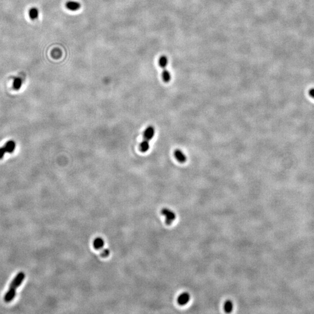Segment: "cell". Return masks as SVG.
<instances>
[{"instance_id":"6da1fadb","label":"cell","mask_w":314,"mask_h":314,"mask_svg":"<svg viewBox=\"0 0 314 314\" xmlns=\"http://www.w3.org/2000/svg\"><path fill=\"white\" fill-rule=\"evenodd\" d=\"M25 273L20 272L18 273L11 282L9 289L4 297V301L6 303H10L15 298L16 289L19 287L25 279Z\"/></svg>"},{"instance_id":"7a4b0ae2","label":"cell","mask_w":314,"mask_h":314,"mask_svg":"<svg viewBox=\"0 0 314 314\" xmlns=\"http://www.w3.org/2000/svg\"><path fill=\"white\" fill-rule=\"evenodd\" d=\"M161 213L165 217V223L168 225H170L176 219L175 214L168 208H163L161 211Z\"/></svg>"},{"instance_id":"3957f363","label":"cell","mask_w":314,"mask_h":314,"mask_svg":"<svg viewBox=\"0 0 314 314\" xmlns=\"http://www.w3.org/2000/svg\"><path fill=\"white\" fill-rule=\"evenodd\" d=\"M155 130L154 127L151 125L149 126L144 131V133H143L144 140L150 141L155 136Z\"/></svg>"},{"instance_id":"277c9868","label":"cell","mask_w":314,"mask_h":314,"mask_svg":"<svg viewBox=\"0 0 314 314\" xmlns=\"http://www.w3.org/2000/svg\"><path fill=\"white\" fill-rule=\"evenodd\" d=\"M66 7L71 11H76L81 9V4L78 1H69L66 3Z\"/></svg>"},{"instance_id":"5b68a950","label":"cell","mask_w":314,"mask_h":314,"mask_svg":"<svg viewBox=\"0 0 314 314\" xmlns=\"http://www.w3.org/2000/svg\"><path fill=\"white\" fill-rule=\"evenodd\" d=\"M174 156L178 162L180 163H184L187 161V157L185 154L179 149H176L174 152Z\"/></svg>"},{"instance_id":"8992f818","label":"cell","mask_w":314,"mask_h":314,"mask_svg":"<svg viewBox=\"0 0 314 314\" xmlns=\"http://www.w3.org/2000/svg\"><path fill=\"white\" fill-rule=\"evenodd\" d=\"M190 296L187 293H183L181 294L178 298V304L180 305H184L188 303L190 300Z\"/></svg>"},{"instance_id":"52a82bcc","label":"cell","mask_w":314,"mask_h":314,"mask_svg":"<svg viewBox=\"0 0 314 314\" xmlns=\"http://www.w3.org/2000/svg\"><path fill=\"white\" fill-rule=\"evenodd\" d=\"M6 152L8 153H12L14 150H15L16 147V144L13 140H10L6 143L5 146H4Z\"/></svg>"},{"instance_id":"ba28073f","label":"cell","mask_w":314,"mask_h":314,"mask_svg":"<svg viewBox=\"0 0 314 314\" xmlns=\"http://www.w3.org/2000/svg\"><path fill=\"white\" fill-rule=\"evenodd\" d=\"M93 246L96 250H100L104 246V241L101 237H97L93 242Z\"/></svg>"},{"instance_id":"9c48e42d","label":"cell","mask_w":314,"mask_h":314,"mask_svg":"<svg viewBox=\"0 0 314 314\" xmlns=\"http://www.w3.org/2000/svg\"><path fill=\"white\" fill-rule=\"evenodd\" d=\"M150 149V141L143 140L140 144V150L142 152H146Z\"/></svg>"},{"instance_id":"30bf717a","label":"cell","mask_w":314,"mask_h":314,"mask_svg":"<svg viewBox=\"0 0 314 314\" xmlns=\"http://www.w3.org/2000/svg\"><path fill=\"white\" fill-rule=\"evenodd\" d=\"M158 64H159L160 67L161 68L163 69L166 68V67H167V65L168 64V58L165 55H162L161 56H160V58L159 59Z\"/></svg>"},{"instance_id":"8fae6325","label":"cell","mask_w":314,"mask_h":314,"mask_svg":"<svg viewBox=\"0 0 314 314\" xmlns=\"http://www.w3.org/2000/svg\"><path fill=\"white\" fill-rule=\"evenodd\" d=\"M162 78L164 82L169 83L171 80V75L169 71L166 69H164L162 72Z\"/></svg>"},{"instance_id":"7c38bea8","label":"cell","mask_w":314,"mask_h":314,"mask_svg":"<svg viewBox=\"0 0 314 314\" xmlns=\"http://www.w3.org/2000/svg\"><path fill=\"white\" fill-rule=\"evenodd\" d=\"M39 10L36 8H32L29 11V16L31 19L35 20L39 17Z\"/></svg>"},{"instance_id":"4fadbf2b","label":"cell","mask_w":314,"mask_h":314,"mask_svg":"<svg viewBox=\"0 0 314 314\" xmlns=\"http://www.w3.org/2000/svg\"><path fill=\"white\" fill-rule=\"evenodd\" d=\"M233 308V302L230 300L226 301L224 304V310L226 313H230L232 311Z\"/></svg>"},{"instance_id":"5bb4252c","label":"cell","mask_w":314,"mask_h":314,"mask_svg":"<svg viewBox=\"0 0 314 314\" xmlns=\"http://www.w3.org/2000/svg\"><path fill=\"white\" fill-rule=\"evenodd\" d=\"M22 84V81L19 78H15L13 82V88L15 90H18L20 89Z\"/></svg>"},{"instance_id":"9a60e30c","label":"cell","mask_w":314,"mask_h":314,"mask_svg":"<svg viewBox=\"0 0 314 314\" xmlns=\"http://www.w3.org/2000/svg\"><path fill=\"white\" fill-rule=\"evenodd\" d=\"M109 254H110V251L109 249L105 248L102 250V251L101 252V256L103 258H106L109 255Z\"/></svg>"},{"instance_id":"2e32d148","label":"cell","mask_w":314,"mask_h":314,"mask_svg":"<svg viewBox=\"0 0 314 314\" xmlns=\"http://www.w3.org/2000/svg\"><path fill=\"white\" fill-rule=\"evenodd\" d=\"M6 152H6V150H5V148H4V146H3L2 147H1V148H0V160L2 159V158L4 157L5 154Z\"/></svg>"},{"instance_id":"e0dca14e","label":"cell","mask_w":314,"mask_h":314,"mask_svg":"<svg viewBox=\"0 0 314 314\" xmlns=\"http://www.w3.org/2000/svg\"><path fill=\"white\" fill-rule=\"evenodd\" d=\"M308 93H309L310 96L314 98V88H312V89H310L309 91H308Z\"/></svg>"}]
</instances>
